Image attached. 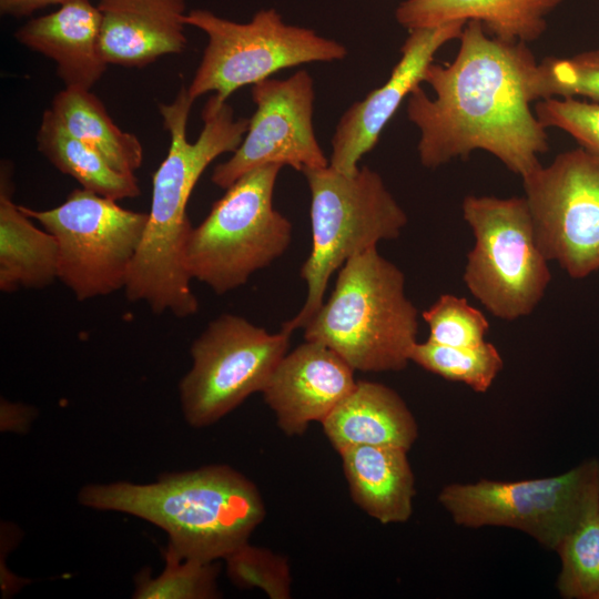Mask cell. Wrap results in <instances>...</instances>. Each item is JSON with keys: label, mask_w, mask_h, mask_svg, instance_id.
Returning a JSON list of instances; mask_svg holds the SVG:
<instances>
[{"label": "cell", "mask_w": 599, "mask_h": 599, "mask_svg": "<svg viewBox=\"0 0 599 599\" xmlns=\"http://www.w3.org/2000/svg\"><path fill=\"white\" fill-rule=\"evenodd\" d=\"M98 8L108 64L142 68L186 47L184 0H100Z\"/></svg>", "instance_id": "obj_16"}, {"label": "cell", "mask_w": 599, "mask_h": 599, "mask_svg": "<svg viewBox=\"0 0 599 599\" xmlns=\"http://www.w3.org/2000/svg\"><path fill=\"white\" fill-rule=\"evenodd\" d=\"M333 448L393 446L409 450L418 425L405 400L393 388L357 380L354 389L321 423Z\"/></svg>", "instance_id": "obj_18"}, {"label": "cell", "mask_w": 599, "mask_h": 599, "mask_svg": "<svg viewBox=\"0 0 599 599\" xmlns=\"http://www.w3.org/2000/svg\"><path fill=\"white\" fill-rule=\"evenodd\" d=\"M314 82L306 70L285 80L253 84L256 105L244 139L233 155L217 164L211 180L227 189L245 173L265 165L303 172L329 165L314 132Z\"/></svg>", "instance_id": "obj_13"}, {"label": "cell", "mask_w": 599, "mask_h": 599, "mask_svg": "<svg viewBox=\"0 0 599 599\" xmlns=\"http://www.w3.org/2000/svg\"><path fill=\"white\" fill-rule=\"evenodd\" d=\"M534 112L546 129L566 132L579 146L599 158V103L578 98H548L539 100Z\"/></svg>", "instance_id": "obj_30"}, {"label": "cell", "mask_w": 599, "mask_h": 599, "mask_svg": "<svg viewBox=\"0 0 599 599\" xmlns=\"http://www.w3.org/2000/svg\"><path fill=\"white\" fill-rule=\"evenodd\" d=\"M561 0H405L395 11L409 31L453 21H479L485 31L506 42L528 43L547 28V16Z\"/></svg>", "instance_id": "obj_19"}, {"label": "cell", "mask_w": 599, "mask_h": 599, "mask_svg": "<svg viewBox=\"0 0 599 599\" xmlns=\"http://www.w3.org/2000/svg\"><path fill=\"white\" fill-rule=\"evenodd\" d=\"M302 173L311 192L312 248L301 268L305 302L282 325L281 331L290 335L319 309L333 273L380 241L397 238L408 222L382 176L367 166L354 174L331 165Z\"/></svg>", "instance_id": "obj_5"}, {"label": "cell", "mask_w": 599, "mask_h": 599, "mask_svg": "<svg viewBox=\"0 0 599 599\" xmlns=\"http://www.w3.org/2000/svg\"><path fill=\"white\" fill-rule=\"evenodd\" d=\"M354 369L333 349L305 341L280 361L261 392L290 437L322 423L354 389Z\"/></svg>", "instance_id": "obj_15"}, {"label": "cell", "mask_w": 599, "mask_h": 599, "mask_svg": "<svg viewBox=\"0 0 599 599\" xmlns=\"http://www.w3.org/2000/svg\"><path fill=\"white\" fill-rule=\"evenodd\" d=\"M466 23L459 20L409 31L400 48L402 57L388 80L353 103L341 116L331 142L329 165L333 169L344 174L358 171L359 160L376 145L400 103L424 82L437 51L447 42L459 39Z\"/></svg>", "instance_id": "obj_14"}, {"label": "cell", "mask_w": 599, "mask_h": 599, "mask_svg": "<svg viewBox=\"0 0 599 599\" xmlns=\"http://www.w3.org/2000/svg\"><path fill=\"white\" fill-rule=\"evenodd\" d=\"M410 362L445 379L459 382L474 392L485 393L504 367L497 347L489 342L474 347H456L432 342H417Z\"/></svg>", "instance_id": "obj_24"}, {"label": "cell", "mask_w": 599, "mask_h": 599, "mask_svg": "<svg viewBox=\"0 0 599 599\" xmlns=\"http://www.w3.org/2000/svg\"><path fill=\"white\" fill-rule=\"evenodd\" d=\"M407 453L393 446H354L338 453L352 500L383 525L412 517L416 488Z\"/></svg>", "instance_id": "obj_20"}, {"label": "cell", "mask_w": 599, "mask_h": 599, "mask_svg": "<svg viewBox=\"0 0 599 599\" xmlns=\"http://www.w3.org/2000/svg\"><path fill=\"white\" fill-rule=\"evenodd\" d=\"M193 102L182 85L173 102L159 104L171 142L153 174L146 226L124 287L130 302H144L155 314L170 312L179 318L199 311L185 262L193 229L186 214L189 199L207 165L237 150L250 124V119H235L226 100L213 93L202 111L203 129L190 143L186 124Z\"/></svg>", "instance_id": "obj_2"}, {"label": "cell", "mask_w": 599, "mask_h": 599, "mask_svg": "<svg viewBox=\"0 0 599 599\" xmlns=\"http://www.w3.org/2000/svg\"><path fill=\"white\" fill-rule=\"evenodd\" d=\"M459 40L450 63L426 70L424 82L435 97L420 85L408 95L420 163L436 169L484 150L522 179L541 165L538 156L549 148L530 108L538 63L527 43L494 38L476 20L467 21Z\"/></svg>", "instance_id": "obj_1"}, {"label": "cell", "mask_w": 599, "mask_h": 599, "mask_svg": "<svg viewBox=\"0 0 599 599\" xmlns=\"http://www.w3.org/2000/svg\"><path fill=\"white\" fill-rule=\"evenodd\" d=\"M461 210L475 237L463 276L467 288L500 319L529 315L551 274L526 197L467 195Z\"/></svg>", "instance_id": "obj_8"}, {"label": "cell", "mask_w": 599, "mask_h": 599, "mask_svg": "<svg viewBox=\"0 0 599 599\" xmlns=\"http://www.w3.org/2000/svg\"><path fill=\"white\" fill-rule=\"evenodd\" d=\"M418 327L404 273L375 246L339 268L332 294L303 329L305 341L329 347L354 370L384 373L408 365Z\"/></svg>", "instance_id": "obj_4"}, {"label": "cell", "mask_w": 599, "mask_h": 599, "mask_svg": "<svg viewBox=\"0 0 599 599\" xmlns=\"http://www.w3.org/2000/svg\"><path fill=\"white\" fill-rule=\"evenodd\" d=\"M65 1L68 0H0V11L7 16L23 17L35 10L51 4H61Z\"/></svg>", "instance_id": "obj_32"}, {"label": "cell", "mask_w": 599, "mask_h": 599, "mask_svg": "<svg viewBox=\"0 0 599 599\" xmlns=\"http://www.w3.org/2000/svg\"><path fill=\"white\" fill-rule=\"evenodd\" d=\"M1 429L23 432L33 418V408L1 399Z\"/></svg>", "instance_id": "obj_31"}, {"label": "cell", "mask_w": 599, "mask_h": 599, "mask_svg": "<svg viewBox=\"0 0 599 599\" xmlns=\"http://www.w3.org/2000/svg\"><path fill=\"white\" fill-rule=\"evenodd\" d=\"M19 207L55 237L58 280L78 301L125 287L148 213L126 210L116 201L82 187L71 191L53 209Z\"/></svg>", "instance_id": "obj_10"}, {"label": "cell", "mask_w": 599, "mask_h": 599, "mask_svg": "<svg viewBox=\"0 0 599 599\" xmlns=\"http://www.w3.org/2000/svg\"><path fill=\"white\" fill-rule=\"evenodd\" d=\"M538 245L572 278L599 270V158L581 146L522 177Z\"/></svg>", "instance_id": "obj_12"}, {"label": "cell", "mask_w": 599, "mask_h": 599, "mask_svg": "<svg viewBox=\"0 0 599 599\" xmlns=\"http://www.w3.org/2000/svg\"><path fill=\"white\" fill-rule=\"evenodd\" d=\"M437 499L458 526L517 529L555 551L599 509V460L587 459L545 478L454 483L444 486Z\"/></svg>", "instance_id": "obj_7"}, {"label": "cell", "mask_w": 599, "mask_h": 599, "mask_svg": "<svg viewBox=\"0 0 599 599\" xmlns=\"http://www.w3.org/2000/svg\"><path fill=\"white\" fill-rule=\"evenodd\" d=\"M51 110L72 135L97 150L116 171L134 174L141 166L140 140L122 131L90 90L65 87L55 94Z\"/></svg>", "instance_id": "obj_23"}, {"label": "cell", "mask_w": 599, "mask_h": 599, "mask_svg": "<svg viewBox=\"0 0 599 599\" xmlns=\"http://www.w3.org/2000/svg\"><path fill=\"white\" fill-rule=\"evenodd\" d=\"M37 143L40 153L61 173L79 182L82 189L114 201L141 194L134 174L113 169L97 150L72 135L51 109L42 115Z\"/></svg>", "instance_id": "obj_22"}, {"label": "cell", "mask_w": 599, "mask_h": 599, "mask_svg": "<svg viewBox=\"0 0 599 599\" xmlns=\"http://www.w3.org/2000/svg\"><path fill=\"white\" fill-rule=\"evenodd\" d=\"M185 24L207 37L202 60L191 84L190 98L213 92L223 100L237 89L268 79L273 73L309 62L343 60L347 49L315 31L287 24L274 9L261 10L245 23L196 9Z\"/></svg>", "instance_id": "obj_9"}, {"label": "cell", "mask_w": 599, "mask_h": 599, "mask_svg": "<svg viewBox=\"0 0 599 599\" xmlns=\"http://www.w3.org/2000/svg\"><path fill=\"white\" fill-rule=\"evenodd\" d=\"M291 335L268 333L246 318L222 314L192 343V367L179 384L187 424L211 426L261 393L287 353Z\"/></svg>", "instance_id": "obj_11"}, {"label": "cell", "mask_w": 599, "mask_h": 599, "mask_svg": "<svg viewBox=\"0 0 599 599\" xmlns=\"http://www.w3.org/2000/svg\"><path fill=\"white\" fill-rule=\"evenodd\" d=\"M101 13L90 0H68L20 27L16 39L57 65L65 87L90 90L106 70L101 52Z\"/></svg>", "instance_id": "obj_17"}, {"label": "cell", "mask_w": 599, "mask_h": 599, "mask_svg": "<svg viewBox=\"0 0 599 599\" xmlns=\"http://www.w3.org/2000/svg\"><path fill=\"white\" fill-rule=\"evenodd\" d=\"M219 567L215 561L205 562L182 558L166 547L164 569L156 577L149 568L134 578L135 599H214L217 588Z\"/></svg>", "instance_id": "obj_25"}, {"label": "cell", "mask_w": 599, "mask_h": 599, "mask_svg": "<svg viewBox=\"0 0 599 599\" xmlns=\"http://www.w3.org/2000/svg\"><path fill=\"white\" fill-rule=\"evenodd\" d=\"M429 328L428 339L456 347H474L485 342L489 322L465 297L443 294L422 313Z\"/></svg>", "instance_id": "obj_29"}, {"label": "cell", "mask_w": 599, "mask_h": 599, "mask_svg": "<svg viewBox=\"0 0 599 599\" xmlns=\"http://www.w3.org/2000/svg\"><path fill=\"white\" fill-rule=\"evenodd\" d=\"M281 169L265 165L245 173L192 229L185 251L192 280L222 295L247 283L252 274L287 251L293 226L273 205Z\"/></svg>", "instance_id": "obj_6"}, {"label": "cell", "mask_w": 599, "mask_h": 599, "mask_svg": "<svg viewBox=\"0 0 599 599\" xmlns=\"http://www.w3.org/2000/svg\"><path fill=\"white\" fill-rule=\"evenodd\" d=\"M534 98H586L599 103V49L571 57L546 58L538 63Z\"/></svg>", "instance_id": "obj_27"}, {"label": "cell", "mask_w": 599, "mask_h": 599, "mask_svg": "<svg viewBox=\"0 0 599 599\" xmlns=\"http://www.w3.org/2000/svg\"><path fill=\"white\" fill-rule=\"evenodd\" d=\"M12 195V165L6 161L0 171V291L41 290L58 280V242L31 222Z\"/></svg>", "instance_id": "obj_21"}, {"label": "cell", "mask_w": 599, "mask_h": 599, "mask_svg": "<svg viewBox=\"0 0 599 599\" xmlns=\"http://www.w3.org/2000/svg\"><path fill=\"white\" fill-rule=\"evenodd\" d=\"M78 500L149 521L167 534V548L180 557L205 562L248 542L266 515L257 486L225 464L164 473L150 484H91L80 489Z\"/></svg>", "instance_id": "obj_3"}, {"label": "cell", "mask_w": 599, "mask_h": 599, "mask_svg": "<svg viewBox=\"0 0 599 599\" xmlns=\"http://www.w3.org/2000/svg\"><path fill=\"white\" fill-rule=\"evenodd\" d=\"M226 573L238 588H257L271 599L292 597L288 559L271 549L246 542L224 558Z\"/></svg>", "instance_id": "obj_28"}, {"label": "cell", "mask_w": 599, "mask_h": 599, "mask_svg": "<svg viewBox=\"0 0 599 599\" xmlns=\"http://www.w3.org/2000/svg\"><path fill=\"white\" fill-rule=\"evenodd\" d=\"M561 562L557 590L565 599H599V509L555 550Z\"/></svg>", "instance_id": "obj_26"}]
</instances>
